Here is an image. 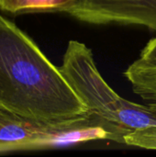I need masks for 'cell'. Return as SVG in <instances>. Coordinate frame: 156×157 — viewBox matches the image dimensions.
I'll return each mask as SVG.
<instances>
[{
    "label": "cell",
    "instance_id": "6da1fadb",
    "mask_svg": "<svg viewBox=\"0 0 156 157\" xmlns=\"http://www.w3.org/2000/svg\"><path fill=\"white\" fill-rule=\"evenodd\" d=\"M0 109L45 124L65 122L88 112L60 68L2 15Z\"/></svg>",
    "mask_w": 156,
    "mask_h": 157
},
{
    "label": "cell",
    "instance_id": "7a4b0ae2",
    "mask_svg": "<svg viewBox=\"0 0 156 157\" xmlns=\"http://www.w3.org/2000/svg\"><path fill=\"white\" fill-rule=\"evenodd\" d=\"M88 112L109 131L113 142L124 144L126 135L156 126V111L117 94L100 75L92 51L86 44L70 40L59 67Z\"/></svg>",
    "mask_w": 156,
    "mask_h": 157
},
{
    "label": "cell",
    "instance_id": "3957f363",
    "mask_svg": "<svg viewBox=\"0 0 156 157\" xmlns=\"http://www.w3.org/2000/svg\"><path fill=\"white\" fill-rule=\"evenodd\" d=\"M108 136V132L87 115L65 122L45 124L0 109V154L106 140Z\"/></svg>",
    "mask_w": 156,
    "mask_h": 157
},
{
    "label": "cell",
    "instance_id": "277c9868",
    "mask_svg": "<svg viewBox=\"0 0 156 157\" xmlns=\"http://www.w3.org/2000/svg\"><path fill=\"white\" fill-rule=\"evenodd\" d=\"M63 13L90 24L138 25L156 30V0H74Z\"/></svg>",
    "mask_w": 156,
    "mask_h": 157
},
{
    "label": "cell",
    "instance_id": "5b68a950",
    "mask_svg": "<svg viewBox=\"0 0 156 157\" xmlns=\"http://www.w3.org/2000/svg\"><path fill=\"white\" fill-rule=\"evenodd\" d=\"M124 75L131 84L133 92L156 111L155 67L144 66L135 61L124 72Z\"/></svg>",
    "mask_w": 156,
    "mask_h": 157
},
{
    "label": "cell",
    "instance_id": "8992f818",
    "mask_svg": "<svg viewBox=\"0 0 156 157\" xmlns=\"http://www.w3.org/2000/svg\"><path fill=\"white\" fill-rule=\"evenodd\" d=\"M74 0H0V10L19 15L39 12H64Z\"/></svg>",
    "mask_w": 156,
    "mask_h": 157
},
{
    "label": "cell",
    "instance_id": "52a82bcc",
    "mask_svg": "<svg viewBox=\"0 0 156 157\" xmlns=\"http://www.w3.org/2000/svg\"><path fill=\"white\" fill-rule=\"evenodd\" d=\"M124 144L148 150H156V126L137 130L126 135Z\"/></svg>",
    "mask_w": 156,
    "mask_h": 157
},
{
    "label": "cell",
    "instance_id": "ba28073f",
    "mask_svg": "<svg viewBox=\"0 0 156 157\" xmlns=\"http://www.w3.org/2000/svg\"><path fill=\"white\" fill-rule=\"evenodd\" d=\"M136 62L144 66L156 68V36L145 45Z\"/></svg>",
    "mask_w": 156,
    "mask_h": 157
}]
</instances>
